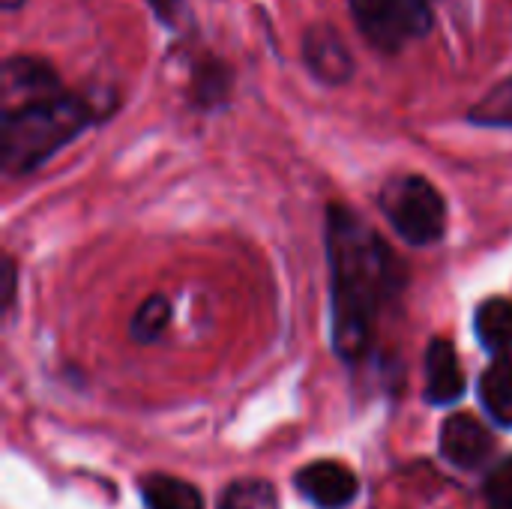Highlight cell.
Wrapping results in <instances>:
<instances>
[{
	"mask_svg": "<svg viewBox=\"0 0 512 509\" xmlns=\"http://www.w3.org/2000/svg\"><path fill=\"white\" fill-rule=\"evenodd\" d=\"M147 3H150L153 15L168 27H177L186 18V3L183 0H147Z\"/></svg>",
	"mask_w": 512,
	"mask_h": 509,
	"instance_id": "ac0fdd59",
	"label": "cell"
},
{
	"mask_svg": "<svg viewBox=\"0 0 512 509\" xmlns=\"http://www.w3.org/2000/svg\"><path fill=\"white\" fill-rule=\"evenodd\" d=\"M327 258L333 276V348L354 363L366 354L375 318L396 288V258L345 204L327 207Z\"/></svg>",
	"mask_w": 512,
	"mask_h": 509,
	"instance_id": "6da1fadb",
	"label": "cell"
},
{
	"mask_svg": "<svg viewBox=\"0 0 512 509\" xmlns=\"http://www.w3.org/2000/svg\"><path fill=\"white\" fill-rule=\"evenodd\" d=\"M471 123L480 126H512V78L495 84L474 108H471Z\"/></svg>",
	"mask_w": 512,
	"mask_h": 509,
	"instance_id": "9a60e30c",
	"label": "cell"
},
{
	"mask_svg": "<svg viewBox=\"0 0 512 509\" xmlns=\"http://www.w3.org/2000/svg\"><path fill=\"white\" fill-rule=\"evenodd\" d=\"M480 399L486 414L512 429V357H498L480 378Z\"/></svg>",
	"mask_w": 512,
	"mask_h": 509,
	"instance_id": "30bf717a",
	"label": "cell"
},
{
	"mask_svg": "<svg viewBox=\"0 0 512 509\" xmlns=\"http://www.w3.org/2000/svg\"><path fill=\"white\" fill-rule=\"evenodd\" d=\"M141 498L147 509H204L201 492L177 477L150 474L141 480Z\"/></svg>",
	"mask_w": 512,
	"mask_h": 509,
	"instance_id": "7c38bea8",
	"label": "cell"
},
{
	"mask_svg": "<svg viewBox=\"0 0 512 509\" xmlns=\"http://www.w3.org/2000/svg\"><path fill=\"white\" fill-rule=\"evenodd\" d=\"M192 90L195 102L201 105H219L231 90V69L222 60H204L192 72Z\"/></svg>",
	"mask_w": 512,
	"mask_h": 509,
	"instance_id": "5bb4252c",
	"label": "cell"
},
{
	"mask_svg": "<svg viewBox=\"0 0 512 509\" xmlns=\"http://www.w3.org/2000/svg\"><path fill=\"white\" fill-rule=\"evenodd\" d=\"M60 78L57 72L39 60V57H9L3 63V75H0V105L3 114L45 102L60 96Z\"/></svg>",
	"mask_w": 512,
	"mask_h": 509,
	"instance_id": "5b68a950",
	"label": "cell"
},
{
	"mask_svg": "<svg viewBox=\"0 0 512 509\" xmlns=\"http://www.w3.org/2000/svg\"><path fill=\"white\" fill-rule=\"evenodd\" d=\"M303 60H306L309 72L330 87L345 84L354 75V57L333 24H312L306 30Z\"/></svg>",
	"mask_w": 512,
	"mask_h": 509,
	"instance_id": "52a82bcc",
	"label": "cell"
},
{
	"mask_svg": "<svg viewBox=\"0 0 512 509\" xmlns=\"http://www.w3.org/2000/svg\"><path fill=\"white\" fill-rule=\"evenodd\" d=\"M477 336L486 351L498 357L512 354V303L504 297H489L477 309Z\"/></svg>",
	"mask_w": 512,
	"mask_h": 509,
	"instance_id": "8fae6325",
	"label": "cell"
},
{
	"mask_svg": "<svg viewBox=\"0 0 512 509\" xmlns=\"http://www.w3.org/2000/svg\"><path fill=\"white\" fill-rule=\"evenodd\" d=\"M168 321H171V303L162 294H153L150 300L141 303L129 330L138 342H156L162 336V330L168 327Z\"/></svg>",
	"mask_w": 512,
	"mask_h": 509,
	"instance_id": "2e32d148",
	"label": "cell"
},
{
	"mask_svg": "<svg viewBox=\"0 0 512 509\" xmlns=\"http://www.w3.org/2000/svg\"><path fill=\"white\" fill-rule=\"evenodd\" d=\"M495 450L489 429L471 414H453L441 426V456L456 468H480Z\"/></svg>",
	"mask_w": 512,
	"mask_h": 509,
	"instance_id": "ba28073f",
	"label": "cell"
},
{
	"mask_svg": "<svg viewBox=\"0 0 512 509\" xmlns=\"http://www.w3.org/2000/svg\"><path fill=\"white\" fill-rule=\"evenodd\" d=\"M21 3H24V0H0V6H3L6 12H12V9H18Z\"/></svg>",
	"mask_w": 512,
	"mask_h": 509,
	"instance_id": "d6986e66",
	"label": "cell"
},
{
	"mask_svg": "<svg viewBox=\"0 0 512 509\" xmlns=\"http://www.w3.org/2000/svg\"><path fill=\"white\" fill-rule=\"evenodd\" d=\"M489 509H512V459L501 462L486 483Z\"/></svg>",
	"mask_w": 512,
	"mask_h": 509,
	"instance_id": "e0dca14e",
	"label": "cell"
},
{
	"mask_svg": "<svg viewBox=\"0 0 512 509\" xmlns=\"http://www.w3.org/2000/svg\"><path fill=\"white\" fill-rule=\"evenodd\" d=\"M465 396V372L456 348L447 339H432L426 348V402L447 408Z\"/></svg>",
	"mask_w": 512,
	"mask_h": 509,
	"instance_id": "9c48e42d",
	"label": "cell"
},
{
	"mask_svg": "<svg viewBox=\"0 0 512 509\" xmlns=\"http://www.w3.org/2000/svg\"><path fill=\"white\" fill-rule=\"evenodd\" d=\"M93 120V105L81 96L60 93L54 99L18 108L0 120V162L9 174H27L69 144Z\"/></svg>",
	"mask_w": 512,
	"mask_h": 509,
	"instance_id": "7a4b0ae2",
	"label": "cell"
},
{
	"mask_svg": "<svg viewBox=\"0 0 512 509\" xmlns=\"http://www.w3.org/2000/svg\"><path fill=\"white\" fill-rule=\"evenodd\" d=\"M381 210L396 234L411 246H432L447 231V204L441 192L420 174L390 180L381 192Z\"/></svg>",
	"mask_w": 512,
	"mask_h": 509,
	"instance_id": "3957f363",
	"label": "cell"
},
{
	"mask_svg": "<svg viewBox=\"0 0 512 509\" xmlns=\"http://www.w3.org/2000/svg\"><path fill=\"white\" fill-rule=\"evenodd\" d=\"M363 36L381 51H399L405 39L432 30L435 15L429 0H348Z\"/></svg>",
	"mask_w": 512,
	"mask_h": 509,
	"instance_id": "277c9868",
	"label": "cell"
},
{
	"mask_svg": "<svg viewBox=\"0 0 512 509\" xmlns=\"http://www.w3.org/2000/svg\"><path fill=\"white\" fill-rule=\"evenodd\" d=\"M297 489L306 501H312L321 509H342L348 507L360 495V480L357 474L333 459H321L297 471Z\"/></svg>",
	"mask_w": 512,
	"mask_h": 509,
	"instance_id": "8992f818",
	"label": "cell"
},
{
	"mask_svg": "<svg viewBox=\"0 0 512 509\" xmlns=\"http://www.w3.org/2000/svg\"><path fill=\"white\" fill-rule=\"evenodd\" d=\"M219 509H279V495L267 480H237L222 492Z\"/></svg>",
	"mask_w": 512,
	"mask_h": 509,
	"instance_id": "4fadbf2b",
	"label": "cell"
}]
</instances>
